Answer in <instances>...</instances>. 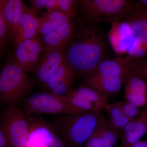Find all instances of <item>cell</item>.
<instances>
[{
  "label": "cell",
  "mask_w": 147,
  "mask_h": 147,
  "mask_svg": "<svg viewBox=\"0 0 147 147\" xmlns=\"http://www.w3.org/2000/svg\"><path fill=\"white\" fill-rule=\"evenodd\" d=\"M40 147H47L46 146H40Z\"/></svg>",
  "instance_id": "obj_29"
},
{
  "label": "cell",
  "mask_w": 147,
  "mask_h": 147,
  "mask_svg": "<svg viewBox=\"0 0 147 147\" xmlns=\"http://www.w3.org/2000/svg\"><path fill=\"white\" fill-rule=\"evenodd\" d=\"M117 102L125 115L130 120L139 115L142 113V110H141L140 108L126 100Z\"/></svg>",
  "instance_id": "obj_25"
},
{
  "label": "cell",
  "mask_w": 147,
  "mask_h": 147,
  "mask_svg": "<svg viewBox=\"0 0 147 147\" xmlns=\"http://www.w3.org/2000/svg\"><path fill=\"white\" fill-rule=\"evenodd\" d=\"M129 0H79L77 25L103 22L113 26L119 22L135 5Z\"/></svg>",
  "instance_id": "obj_3"
},
{
  "label": "cell",
  "mask_w": 147,
  "mask_h": 147,
  "mask_svg": "<svg viewBox=\"0 0 147 147\" xmlns=\"http://www.w3.org/2000/svg\"><path fill=\"white\" fill-rule=\"evenodd\" d=\"M27 6L21 0L0 1V12L7 24L11 43L15 37L19 18Z\"/></svg>",
  "instance_id": "obj_16"
},
{
  "label": "cell",
  "mask_w": 147,
  "mask_h": 147,
  "mask_svg": "<svg viewBox=\"0 0 147 147\" xmlns=\"http://www.w3.org/2000/svg\"><path fill=\"white\" fill-rule=\"evenodd\" d=\"M9 43H10V40L8 26L2 13L0 12V54L1 57L6 51Z\"/></svg>",
  "instance_id": "obj_22"
},
{
  "label": "cell",
  "mask_w": 147,
  "mask_h": 147,
  "mask_svg": "<svg viewBox=\"0 0 147 147\" xmlns=\"http://www.w3.org/2000/svg\"><path fill=\"white\" fill-rule=\"evenodd\" d=\"M11 147H26L29 137L28 119L23 110L17 107H6L1 115V127Z\"/></svg>",
  "instance_id": "obj_6"
},
{
  "label": "cell",
  "mask_w": 147,
  "mask_h": 147,
  "mask_svg": "<svg viewBox=\"0 0 147 147\" xmlns=\"http://www.w3.org/2000/svg\"><path fill=\"white\" fill-rule=\"evenodd\" d=\"M124 98L125 100L139 108L147 105V84L131 69V74L125 84Z\"/></svg>",
  "instance_id": "obj_14"
},
{
  "label": "cell",
  "mask_w": 147,
  "mask_h": 147,
  "mask_svg": "<svg viewBox=\"0 0 147 147\" xmlns=\"http://www.w3.org/2000/svg\"><path fill=\"white\" fill-rule=\"evenodd\" d=\"M44 50L41 38L38 36L12 45L10 54L14 61L27 73L32 72Z\"/></svg>",
  "instance_id": "obj_7"
},
{
  "label": "cell",
  "mask_w": 147,
  "mask_h": 147,
  "mask_svg": "<svg viewBox=\"0 0 147 147\" xmlns=\"http://www.w3.org/2000/svg\"><path fill=\"white\" fill-rule=\"evenodd\" d=\"M26 73L9 53L0 74V100L7 107H16L34 86V80Z\"/></svg>",
  "instance_id": "obj_4"
},
{
  "label": "cell",
  "mask_w": 147,
  "mask_h": 147,
  "mask_svg": "<svg viewBox=\"0 0 147 147\" xmlns=\"http://www.w3.org/2000/svg\"><path fill=\"white\" fill-rule=\"evenodd\" d=\"M134 58L129 56L110 58L102 62L94 71L88 75L117 76L123 79L125 84L131 74L129 62Z\"/></svg>",
  "instance_id": "obj_11"
},
{
  "label": "cell",
  "mask_w": 147,
  "mask_h": 147,
  "mask_svg": "<svg viewBox=\"0 0 147 147\" xmlns=\"http://www.w3.org/2000/svg\"><path fill=\"white\" fill-rule=\"evenodd\" d=\"M121 147H147V141H140L132 144L121 146Z\"/></svg>",
  "instance_id": "obj_28"
},
{
  "label": "cell",
  "mask_w": 147,
  "mask_h": 147,
  "mask_svg": "<svg viewBox=\"0 0 147 147\" xmlns=\"http://www.w3.org/2000/svg\"><path fill=\"white\" fill-rule=\"evenodd\" d=\"M108 36L111 47L119 55L127 54L135 37L130 26L122 21L112 26Z\"/></svg>",
  "instance_id": "obj_12"
},
{
  "label": "cell",
  "mask_w": 147,
  "mask_h": 147,
  "mask_svg": "<svg viewBox=\"0 0 147 147\" xmlns=\"http://www.w3.org/2000/svg\"><path fill=\"white\" fill-rule=\"evenodd\" d=\"M127 14L144 29L147 34V9L135 8L134 6Z\"/></svg>",
  "instance_id": "obj_24"
},
{
  "label": "cell",
  "mask_w": 147,
  "mask_h": 147,
  "mask_svg": "<svg viewBox=\"0 0 147 147\" xmlns=\"http://www.w3.org/2000/svg\"><path fill=\"white\" fill-rule=\"evenodd\" d=\"M97 24H77L64 52L65 59L76 76L85 77L103 61L110 59V45Z\"/></svg>",
  "instance_id": "obj_1"
},
{
  "label": "cell",
  "mask_w": 147,
  "mask_h": 147,
  "mask_svg": "<svg viewBox=\"0 0 147 147\" xmlns=\"http://www.w3.org/2000/svg\"><path fill=\"white\" fill-rule=\"evenodd\" d=\"M134 7L139 9H147V0H140L135 3Z\"/></svg>",
  "instance_id": "obj_27"
},
{
  "label": "cell",
  "mask_w": 147,
  "mask_h": 147,
  "mask_svg": "<svg viewBox=\"0 0 147 147\" xmlns=\"http://www.w3.org/2000/svg\"><path fill=\"white\" fill-rule=\"evenodd\" d=\"M129 65L131 70L141 76L147 84V57L132 59Z\"/></svg>",
  "instance_id": "obj_23"
},
{
  "label": "cell",
  "mask_w": 147,
  "mask_h": 147,
  "mask_svg": "<svg viewBox=\"0 0 147 147\" xmlns=\"http://www.w3.org/2000/svg\"><path fill=\"white\" fill-rule=\"evenodd\" d=\"M41 21L28 6L24 9L18 21L17 31L12 45L38 36Z\"/></svg>",
  "instance_id": "obj_13"
},
{
  "label": "cell",
  "mask_w": 147,
  "mask_h": 147,
  "mask_svg": "<svg viewBox=\"0 0 147 147\" xmlns=\"http://www.w3.org/2000/svg\"><path fill=\"white\" fill-rule=\"evenodd\" d=\"M101 111L57 115L50 122L71 147H84L106 119Z\"/></svg>",
  "instance_id": "obj_2"
},
{
  "label": "cell",
  "mask_w": 147,
  "mask_h": 147,
  "mask_svg": "<svg viewBox=\"0 0 147 147\" xmlns=\"http://www.w3.org/2000/svg\"><path fill=\"white\" fill-rule=\"evenodd\" d=\"M121 132L105 119L84 147H113L121 139Z\"/></svg>",
  "instance_id": "obj_17"
},
{
  "label": "cell",
  "mask_w": 147,
  "mask_h": 147,
  "mask_svg": "<svg viewBox=\"0 0 147 147\" xmlns=\"http://www.w3.org/2000/svg\"><path fill=\"white\" fill-rule=\"evenodd\" d=\"M77 27L74 19L66 21L41 38L45 49H54L64 52Z\"/></svg>",
  "instance_id": "obj_10"
},
{
  "label": "cell",
  "mask_w": 147,
  "mask_h": 147,
  "mask_svg": "<svg viewBox=\"0 0 147 147\" xmlns=\"http://www.w3.org/2000/svg\"><path fill=\"white\" fill-rule=\"evenodd\" d=\"M39 18L41 25L38 36L40 37L47 34L66 21L75 18L77 21L78 20V16L75 14L55 10H47Z\"/></svg>",
  "instance_id": "obj_19"
},
{
  "label": "cell",
  "mask_w": 147,
  "mask_h": 147,
  "mask_svg": "<svg viewBox=\"0 0 147 147\" xmlns=\"http://www.w3.org/2000/svg\"><path fill=\"white\" fill-rule=\"evenodd\" d=\"M147 105L139 115L129 122L121 133V146H127L141 141L146 133Z\"/></svg>",
  "instance_id": "obj_18"
},
{
  "label": "cell",
  "mask_w": 147,
  "mask_h": 147,
  "mask_svg": "<svg viewBox=\"0 0 147 147\" xmlns=\"http://www.w3.org/2000/svg\"><path fill=\"white\" fill-rule=\"evenodd\" d=\"M0 147H11L5 133L0 128Z\"/></svg>",
  "instance_id": "obj_26"
},
{
  "label": "cell",
  "mask_w": 147,
  "mask_h": 147,
  "mask_svg": "<svg viewBox=\"0 0 147 147\" xmlns=\"http://www.w3.org/2000/svg\"><path fill=\"white\" fill-rule=\"evenodd\" d=\"M123 84H125L123 79L117 76L88 75L84 77L83 85L94 89L108 98L118 93Z\"/></svg>",
  "instance_id": "obj_15"
},
{
  "label": "cell",
  "mask_w": 147,
  "mask_h": 147,
  "mask_svg": "<svg viewBox=\"0 0 147 147\" xmlns=\"http://www.w3.org/2000/svg\"><path fill=\"white\" fill-rule=\"evenodd\" d=\"M76 73L65 59L50 75L43 88L45 91L65 96L71 89Z\"/></svg>",
  "instance_id": "obj_9"
},
{
  "label": "cell",
  "mask_w": 147,
  "mask_h": 147,
  "mask_svg": "<svg viewBox=\"0 0 147 147\" xmlns=\"http://www.w3.org/2000/svg\"><path fill=\"white\" fill-rule=\"evenodd\" d=\"M146 134L147 136V129H146Z\"/></svg>",
  "instance_id": "obj_30"
},
{
  "label": "cell",
  "mask_w": 147,
  "mask_h": 147,
  "mask_svg": "<svg viewBox=\"0 0 147 147\" xmlns=\"http://www.w3.org/2000/svg\"><path fill=\"white\" fill-rule=\"evenodd\" d=\"M64 61L63 51L45 49L32 71L34 82L44 88L50 75Z\"/></svg>",
  "instance_id": "obj_8"
},
{
  "label": "cell",
  "mask_w": 147,
  "mask_h": 147,
  "mask_svg": "<svg viewBox=\"0 0 147 147\" xmlns=\"http://www.w3.org/2000/svg\"><path fill=\"white\" fill-rule=\"evenodd\" d=\"M104 110L107 113L108 121L110 124L122 133L124 128L130 120L125 115L118 102L109 103Z\"/></svg>",
  "instance_id": "obj_21"
},
{
  "label": "cell",
  "mask_w": 147,
  "mask_h": 147,
  "mask_svg": "<svg viewBox=\"0 0 147 147\" xmlns=\"http://www.w3.org/2000/svg\"><path fill=\"white\" fill-rule=\"evenodd\" d=\"M23 111L26 117L32 115H57L80 113L63 96L49 92H37L22 100Z\"/></svg>",
  "instance_id": "obj_5"
},
{
  "label": "cell",
  "mask_w": 147,
  "mask_h": 147,
  "mask_svg": "<svg viewBox=\"0 0 147 147\" xmlns=\"http://www.w3.org/2000/svg\"><path fill=\"white\" fill-rule=\"evenodd\" d=\"M67 94L81 98L93 104L99 105L103 110L109 104L108 97L94 89L84 85L75 89H71Z\"/></svg>",
  "instance_id": "obj_20"
}]
</instances>
